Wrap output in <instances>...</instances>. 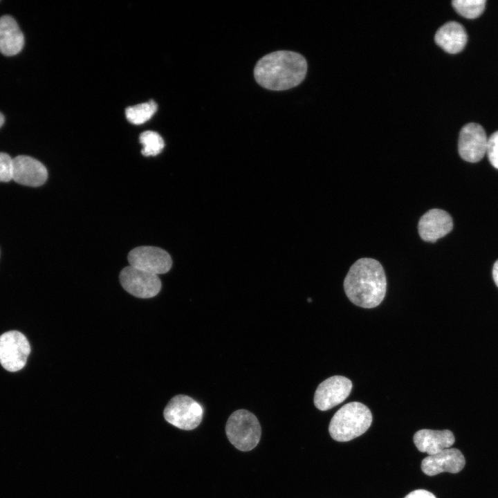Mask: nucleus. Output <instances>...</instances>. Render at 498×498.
Here are the masks:
<instances>
[{"label":"nucleus","instance_id":"23","mask_svg":"<svg viewBox=\"0 0 498 498\" xmlns=\"http://www.w3.org/2000/svg\"><path fill=\"white\" fill-rule=\"evenodd\" d=\"M492 277L495 284L498 286V260H497L492 268Z\"/></svg>","mask_w":498,"mask_h":498},{"label":"nucleus","instance_id":"20","mask_svg":"<svg viewBox=\"0 0 498 498\" xmlns=\"http://www.w3.org/2000/svg\"><path fill=\"white\" fill-rule=\"evenodd\" d=\"M12 179V159L3 152H0V182H8Z\"/></svg>","mask_w":498,"mask_h":498},{"label":"nucleus","instance_id":"12","mask_svg":"<svg viewBox=\"0 0 498 498\" xmlns=\"http://www.w3.org/2000/svg\"><path fill=\"white\" fill-rule=\"evenodd\" d=\"M465 463V458L459 450L447 448L425 457L422 461L421 469L428 476L445 472L457 473L463 468Z\"/></svg>","mask_w":498,"mask_h":498},{"label":"nucleus","instance_id":"10","mask_svg":"<svg viewBox=\"0 0 498 498\" xmlns=\"http://www.w3.org/2000/svg\"><path fill=\"white\" fill-rule=\"evenodd\" d=\"M488 140L485 130L480 124L474 122L465 124L459 137L460 156L470 163L481 160L486 154Z\"/></svg>","mask_w":498,"mask_h":498},{"label":"nucleus","instance_id":"6","mask_svg":"<svg viewBox=\"0 0 498 498\" xmlns=\"http://www.w3.org/2000/svg\"><path fill=\"white\" fill-rule=\"evenodd\" d=\"M30 352V344L21 332L10 331L0 335V363L7 371L21 369Z\"/></svg>","mask_w":498,"mask_h":498},{"label":"nucleus","instance_id":"16","mask_svg":"<svg viewBox=\"0 0 498 498\" xmlns=\"http://www.w3.org/2000/svg\"><path fill=\"white\" fill-rule=\"evenodd\" d=\"M24 37L17 21L10 15L0 17V52L7 56L19 53Z\"/></svg>","mask_w":498,"mask_h":498},{"label":"nucleus","instance_id":"13","mask_svg":"<svg viewBox=\"0 0 498 498\" xmlns=\"http://www.w3.org/2000/svg\"><path fill=\"white\" fill-rule=\"evenodd\" d=\"M47 178V169L39 160L27 156H18L12 159V179L17 183L38 187Z\"/></svg>","mask_w":498,"mask_h":498},{"label":"nucleus","instance_id":"22","mask_svg":"<svg viewBox=\"0 0 498 498\" xmlns=\"http://www.w3.org/2000/svg\"><path fill=\"white\" fill-rule=\"evenodd\" d=\"M404 498H436L432 492L423 489L415 490Z\"/></svg>","mask_w":498,"mask_h":498},{"label":"nucleus","instance_id":"15","mask_svg":"<svg viewBox=\"0 0 498 498\" xmlns=\"http://www.w3.org/2000/svg\"><path fill=\"white\" fill-rule=\"evenodd\" d=\"M467 39L465 28L456 21L445 23L439 28L434 36L436 44L450 54L461 52L466 44Z\"/></svg>","mask_w":498,"mask_h":498},{"label":"nucleus","instance_id":"24","mask_svg":"<svg viewBox=\"0 0 498 498\" xmlns=\"http://www.w3.org/2000/svg\"><path fill=\"white\" fill-rule=\"evenodd\" d=\"M3 122H4V117L2 115V113H0V127L2 126Z\"/></svg>","mask_w":498,"mask_h":498},{"label":"nucleus","instance_id":"2","mask_svg":"<svg viewBox=\"0 0 498 498\" xmlns=\"http://www.w3.org/2000/svg\"><path fill=\"white\" fill-rule=\"evenodd\" d=\"M344 289L356 306L365 308L378 306L387 290L386 275L380 263L371 258L357 260L345 277Z\"/></svg>","mask_w":498,"mask_h":498},{"label":"nucleus","instance_id":"11","mask_svg":"<svg viewBox=\"0 0 498 498\" xmlns=\"http://www.w3.org/2000/svg\"><path fill=\"white\" fill-rule=\"evenodd\" d=\"M452 228L451 216L445 210L436 208L425 212L418 223V234L425 241L435 242L448 234Z\"/></svg>","mask_w":498,"mask_h":498},{"label":"nucleus","instance_id":"18","mask_svg":"<svg viewBox=\"0 0 498 498\" xmlns=\"http://www.w3.org/2000/svg\"><path fill=\"white\" fill-rule=\"evenodd\" d=\"M139 141L142 145L141 153L145 156H154L160 154L165 147L162 137L153 131L142 132L139 137Z\"/></svg>","mask_w":498,"mask_h":498},{"label":"nucleus","instance_id":"5","mask_svg":"<svg viewBox=\"0 0 498 498\" xmlns=\"http://www.w3.org/2000/svg\"><path fill=\"white\" fill-rule=\"evenodd\" d=\"M163 415L165 419L174 426L184 430H192L201 423L203 409L191 397L179 394L169 401Z\"/></svg>","mask_w":498,"mask_h":498},{"label":"nucleus","instance_id":"17","mask_svg":"<svg viewBox=\"0 0 498 498\" xmlns=\"http://www.w3.org/2000/svg\"><path fill=\"white\" fill-rule=\"evenodd\" d=\"M157 110L156 103L151 100L147 102L129 107L125 111L127 119L133 124H141L149 120Z\"/></svg>","mask_w":498,"mask_h":498},{"label":"nucleus","instance_id":"3","mask_svg":"<svg viewBox=\"0 0 498 498\" xmlns=\"http://www.w3.org/2000/svg\"><path fill=\"white\" fill-rule=\"evenodd\" d=\"M370 409L359 402L343 405L332 417L329 426L331 436L339 442L351 441L364 434L370 427Z\"/></svg>","mask_w":498,"mask_h":498},{"label":"nucleus","instance_id":"14","mask_svg":"<svg viewBox=\"0 0 498 498\" xmlns=\"http://www.w3.org/2000/svg\"><path fill=\"white\" fill-rule=\"evenodd\" d=\"M454 434L448 430L423 429L416 432L414 435V443L417 449L429 455L449 448L454 444Z\"/></svg>","mask_w":498,"mask_h":498},{"label":"nucleus","instance_id":"7","mask_svg":"<svg viewBox=\"0 0 498 498\" xmlns=\"http://www.w3.org/2000/svg\"><path fill=\"white\" fill-rule=\"evenodd\" d=\"M122 288L139 298H150L160 290L161 282L157 275L129 266L124 268L119 276Z\"/></svg>","mask_w":498,"mask_h":498},{"label":"nucleus","instance_id":"21","mask_svg":"<svg viewBox=\"0 0 498 498\" xmlns=\"http://www.w3.org/2000/svg\"><path fill=\"white\" fill-rule=\"evenodd\" d=\"M486 154L491 165L498 169V131L488 138Z\"/></svg>","mask_w":498,"mask_h":498},{"label":"nucleus","instance_id":"1","mask_svg":"<svg viewBox=\"0 0 498 498\" xmlns=\"http://www.w3.org/2000/svg\"><path fill=\"white\" fill-rule=\"evenodd\" d=\"M307 62L296 52L278 50L262 57L254 68L257 82L273 91H284L299 84L305 77Z\"/></svg>","mask_w":498,"mask_h":498},{"label":"nucleus","instance_id":"8","mask_svg":"<svg viewBox=\"0 0 498 498\" xmlns=\"http://www.w3.org/2000/svg\"><path fill=\"white\" fill-rule=\"evenodd\" d=\"M127 259L131 266L157 275L167 273L172 264L169 253L154 246L135 248Z\"/></svg>","mask_w":498,"mask_h":498},{"label":"nucleus","instance_id":"4","mask_svg":"<svg viewBox=\"0 0 498 498\" xmlns=\"http://www.w3.org/2000/svg\"><path fill=\"white\" fill-rule=\"evenodd\" d=\"M225 433L230 442L238 450L247 452L255 448L261 437L257 418L246 409H238L228 418Z\"/></svg>","mask_w":498,"mask_h":498},{"label":"nucleus","instance_id":"9","mask_svg":"<svg viewBox=\"0 0 498 498\" xmlns=\"http://www.w3.org/2000/svg\"><path fill=\"white\" fill-rule=\"evenodd\" d=\"M352 382L342 376H333L322 382L314 395V405L326 411L342 403L350 394Z\"/></svg>","mask_w":498,"mask_h":498},{"label":"nucleus","instance_id":"19","mask_svg":"<svg viewBox=\"0 0 498 498\" xmlns=\"http://www.w3.org/2000/svg\"><path fill=\"white\" fill-rule=\"evenodd\" d=\"M486 0H454L452 4L455 10L467 19L479 17L486 8Z\"/></svg>","mask_w":498,"mask_h":498}]
</instances>
